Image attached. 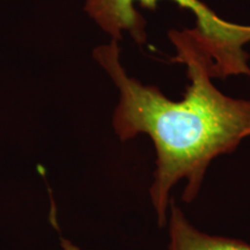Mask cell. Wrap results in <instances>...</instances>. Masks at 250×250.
I'll list each match as a JSON object with an SVG mask.
<instances>
[{
    "label": "cell",
    "mask_w": 250,
    "mask_h": 250,
    "mask_svg": "<svg viewBox=\"0 0 250 250\" xmlns=\"http://www.w3.org/2000/svg\"><path fill=\"white\" fill-rule=\"evenodd\" d=\"M169 39L176 50L173 62L186 65L190 80L179 101L127 76L117 41L94 50V58L120 92L112 117L115 132L123 142L145 133L154 144L156 161L149 195L159 226L167 223L174 186L186 181L182 199L190 204L198 196L211 162L234 152L250 137V100L229 98L211 83V58L196 30H170Z\"/></svg>",
    "instance_id": "obj_1"
},
{
    "label": "cell",
    "mask_w": 250,
    "mask_h": 250,
    "mask_svg": "<svg viewBox=\"0 0 250 250\" xmlns=\"http://www.w3.org/2000/svg\"><path fill=\"white\" fill-rule=\"evenodd\" d=\"M160 0H87L85 9L95 22L112 36L122 39L129 31L134 41L144 43L146 40L145 20L134 8V2L142 7L155 9ZM184 9L196 15V33L211 58L212 76L225 78L247 74L249 56L243 45L250 42V26L230 23L219 18L210 7L199 0H173Z\"/></svg>",
    "instance_id": "obj_2"
},
{
    "label": "cell",
    "mask_w": 250,
    "mask_h": 250,
    "mask_svg": "<svg viewBox=\"0 0 250 250\" xmlns=\"http://www.w3.org/2000/svg\"><path fill=\"white\" fill-rule=\"evenodd\" d=\"M169 208L168 250H250V245L240 240L201 232L189 223L176 204L170 202Z\"/></svg>",
    "instance_id": "obj_3"
},
{
    "label": "cell",
    "mask_w": 250,
    "mask_h": 250,
    "mask_svg": "<svg viewBox=\"0 0 250 250\" xmlns=\"http://www.w3.org/2000/svg\"><path fill=\"white\" fill-rule=\"evenodd\" d=\"M62 249H64V250H80L79 248H78V247L74 246L73 243L67 241V240H62Z\"/></svg>",
    "instance_id": "obj_4"
}]
</instances>
